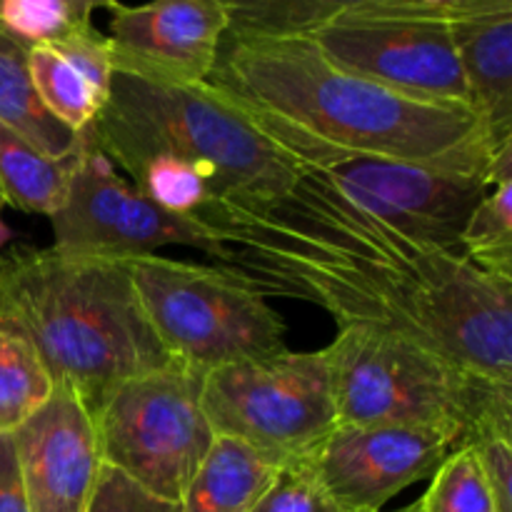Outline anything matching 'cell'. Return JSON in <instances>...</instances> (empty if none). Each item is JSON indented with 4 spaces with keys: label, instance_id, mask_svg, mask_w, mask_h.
Returning <instances> with one entry per match:
<instances>
[{
    "label": "cell",
    "instance_id": "obj_1",
    "mask_svg": "<svg viewBox=\"0 0 512 512\" xmlns=\"http://www.w3.org/2000/svg\"><path fill=\"white\" fill-rule=\"evenodd\" d=\"M203 223L268 298H295L338 328L398 330L512 385V285L450 250L405 238L300 170L275 198L215 205Z\"/></svg>",
    "mask_w": 512,
    "mask_h": 512
},
{
    "label": "cell",
    "instance_id": "obj_2",
    "mask_svg": "<svg viewBox=\"0 0 512 512\" xmlns=\"http://www.w3.org/2000/svg\"><path fill=\"white\" fill-rule=\"evenodd\" d=\"M205 85L255 128L340 153L408 163L493 160L500 153L468 105L393 93L335 68L305 38H223Z\"/></svg>",
    "mask_w": 512,
    "mask_h": 512
},
{
    "label": "cell",
    "instance_id": "obj_3",
    "mask_svg": "<svg viewBox=\"0 0 512 512\" xmlns=\"http://www.w3.org/2000/svg\"><path fill=\"white\" fill-rule=\"evenodd\" d=\"M0 315L30 338L55 388L98 413L125 380L168 368L128 260L15 245L0 255Z\"/></svg>",
    "mask_w": 512,
    "mask_h": 512
},
{
    "label": "cell",
    "instance_id": "obj_4",
    "mask_svg": "<svg viewBox=\"0 0 512 512\" xmlns=\"http://www.w3.org/2000/svg\"><path fill=\"white\" fill-rule=\"evenodd\" d=\"M85 135L123 173L155 153L200 165L213 178L215 205L275 198L300 175L280 145L205 83L170 85L113 73L108 103Z\"/></svg>",
    "mask_w": 512,
    "mask_h": 512
},
{
    "label": "cell",
    "instance_id": "obj_5",
    "mask_svg": "<svg viewBox=\"0 0 512 512\" xmlns=\"http://www.w3.org/2000/svg\"><path fill=\"white\" fill-rule=\"evenodd\" d=\"M323 353L338 425H413L455 445L485 428H512V385L398 330L345 325Z\"/></svg>",
    "mask_w": 512,
    "mask_h": 512
},
{
    "label": "cell",
    "instance_id": "obj_6",
    "mask_svg": "<svg viewBox=\"0 0 512 512\" xmlns=\"http://www.w3.org/2000/svg\"><path fill=\"white\" fill-rule=\"evenodd\" d=\"M125 260L140 308L173 363L205 375L288 350L283 315L248 275L163 255Z\"/></svg>",
    "mask_w": 512,
    "mask_h": 512
},
{
    "label": "cell",
    "instance_id": "obj_7",
    "mask_svg": "<svg viewBox=\"0 0 512 512\" xmlns=\"http://www.w3.org/2000/svg\"><path fill=\"white\" fill-rule=\"evenodd\" d=\"M263 133L280 145L300 170L328 183L360 213L380 220L405 238L450 253H458L465 223L493 185L498 160L408 163L380 155L340 153L278 130Z\"/></svg>",
    "mask_w": 512,
    "mask_h": 512
},
{
    "label": "cell",
    "instance_id": "obj_8",
    "mask_svg": "<svg viewBox=\"0 0 512 512\" xmlns=\"http://www.w3.org/2000/svg\"><path fill=\"white\" fill-rule=\"evenodd\" d=\"M203 410L215 435L278 463L305 460L338 428L323 350L240 360L203 375Z\"/></svg>",
    "mask_w": 512,
    "mask_h": 512
},
{
    "label": "cell",
    "instance_id": "obj_9",
    "mask_svg": "<svg viewBox=\"0 0 512 512\" xmlns=\"http://www.w3.org/2000/svg\"><path fill=\"white\" fill-rule=\"evenodd\" d=\"M93 420L103 465L173 503L183 500L215 440L203 410V373L178 363L125 380Z\"/></svg>",
    "mask_w": 512,
    "mask_h": 512
},
{
    "label": "cell",
    "instance_id": "obj_10",
    "mask_svg": "<svg viewBox=\"0 0 512 512\" xmlns=\"http://www.w3.org/2000/svg\"><path fill=\"white\" fill-rule=\"evenodd\" d=\"M305 40L335 68L393 93L473 108L445 23L390 15L380 0H343L340 13Z\"/></svg>",
    "mask_w": 512,
    "mask_h": 512
},
{
    "label": "cell",
    "instance_id": "obj_11",
    "mask_svg": "<svg viewBox=\"0 0 512 512\" xmlns=\"http://www.w3.org/2000/svg\"><path fill=\"white\" fill-rule=\"evenodd\" d=\"M53 248L65 253L138 258L165 245H188L228 263L230 253L203 223L168 213L150 203L135 185L115 173L100 150L85 145L78 155L68 195L50 215Z\"/></svg>",
    "mask_w": 512,
    "mask_h": 512
},
{
    "label": "cell",
    "instance_id": "obj_12",
    "mask_svg": "<svg viewBox=\"0 0 512 512\" xmlns=\"http://www.w3.org/2000/svg\"><path fill=\"white\" fill-rule=\"evenodd\" d=\"M450 435L413 425H338L308 458L340 512H380L410 485L433 478L453 450Z\"/></svg>",
    "mask_w": 512,
    "mask_h": 512
},
{
    "label": "cell",
    "instance_id": "obj_13",
    "mask_svg": "<svg viewBox=\"0 0 512 512\" xmlns=\"http://www.w3.org/2000/svg\"><path fill=\"white\" fill-rule=\"evenodd\" d=\"M115 73L170 85H200L213 73L228 33L225 0H105Z\"/></svg>",
    "mask_w": 512,
    "mask_h": 512
},
{
    "label": "cell",
    "instance_id": "obj_14",
    "mask_svg": "<svg viewBox=\"0 0 512 512\" xmlns=\"http://www.w3.org/2000/svg\"><path fill=\"white\" fill-rule=\"evenodd\" d=\"M30 512H88L103 465L93 413L65 388L13 433Z\"/></svg>",
    "mask_w": 512,
    "mask_h": 512
},
{
    "label": "cell",
    "instance_id": "obj_15",
    "mask_svg": "<svg viewBox=\"0 0 512 512\" xmlns=\"http://www.w3.org/2000/svg\"><path fill=\"white\" fill-rule=\"evenodd\" d=\"M470 105L498 150L512 145V0L448 25Z\"/></svg>",
    "mask_w": 512,
    "mask_h": 512
},
{
    "label": "cell",
    "instance_id": "obj_16",
    "mask_svg": "<svg viewBox=\"0 0 512 512\" xmlns=\"http://www.w3.org/2000/svg\"><path fill=\"white\" fill-rule=\"evenodd\" d=\"M283 463L215 435L203 465L190 480L180 512H250L275 483Z\"/></svg>",
    "mask_w": 512,
    "mask_h": 512
},
{
    "label": "cell",
    "instance_id": "obj_17",
    "mask_svg": "<svg viewBox=\"0 0 512 512\" xmlns=\"http://www.w3.org/2000/svg\"><path fill=\"white\" fill-rule=\"evenodd\" d=\"M80 150L68 158H50L0 123V205L48 218L58 213L68 195Z\"/></svg>",
    "mask_w": 512,
    "mask_h": 512
},
{
    "label": "cell",
    "instance_id": "obj_18",
    "mask_svg": "<svg viewBox=\"0 0 512 512\" xmlns=\"http://www.w3.org/2000/svg\"><path fill=\"white\" fill-rule=\"evenodd\" d=\"M0 123L23 135L50 158H68L85 143V135L70 133L45 113L30 80L28 50L10 38L3 28H0Z\"/></svg>",
    "mask_w": 512,
    "mask_h": 512
},
{
    "label": "cell",
    "instance_id": "obj_19",
    "mask_svg": "<svg viewBox=\"0 0 512 512\" xmlns=\"http://www.w3.org/2000/svg\"><path fill=\"white\" fill-rule=\"evenodd\" d=\"M53 393L55 383L35 345L0 315V433H18Z\"/></svg>",
    "mask_w": 512,
    "mask_h": 512
},
{
    "label": "cell",
    "instance_id": "obj_20",
    "mask_svg": "<svg viewBox=\"0 0 512 512\" xmlns=\"http://www.w3.org/2000/svg\"><path fill=\"white\" fill-rule=\"evenodd\" d=\"M28 70L45 113L70 133H88L105 105L88 80L53 48L28 50Z\"/></svg>",
    "mask_w": 512,
    "mask_h": 512
},
{
    "label": "cell",
    "instance_id": "obj_21",
    "mask_svg": "<svg viewBox=\"0 0 512 512\" xmlns=\"http://www.w3.org/2000/svg\"><path fill=\"white\" fill-rule=\"evenodd\" d=\"M125 175L150 203L180 218L200 220L215 205L213 178L190 160L155 153L130 165Z\"/></svg>",
    "mask_w": 512,
    "mask_h": 512
},
{
    "label": "cell",
    "instance_id": "obj_22",
    "mask_svg": "<svg viewBox=\"0 0 512 512\" xmlns=\"http://www.w3.org/2000/svg\"><path fill=\"white\" fill-rule=\"evenodd\" d=\"M225 3H228L225 38L285 40L308 38L340 13L343 0H258V3L225 0Z\"/></svg>",
    "mask_w": 512,
    "mask_h": 512
},
{
    "label": "cell",
    "instance_id": "obj_23",
    "mask_svg": "<svg viewBox=\"0 0 512 512\" xmlns=\"http://www.w3.org/2000/svg\"><path fill=\"white\" fill-rule=\"evenodd\" d=\"M458 253L483 273L512 285V178L490 185L465 223Z\"/></svg>",
    "mask_w": 512,
    "mask_h": 512
},
{
    "label": "cell",
    "instance_id": "obj_24",
    "mask_svg": "<svg viewBox=\"0 0 512 512\" xmlns=\"http://www.w3.org/2000/svg\"><path fill=\"white\" fill-rule=\"evenodd\" d=\"M105 0H0V28L25 50L55 48L93 25Z\"/></svg>",
    "mask_w": 512,
    "mask_h": 512
},
{
    "label": "cell",
    "instance_id": "obj_25",
    "mask_svg": "<svg viewBox=\"0 0 512 512\" xmlns=\"http://www.w3.org/2000/svg\"><path fill=\"white\" fill-rule=\"evenodd\" d=\"M420 512H498L470 445H458L430 478Z\"/></svg>",
    "mask_w": 512,
    "mask_h": 512
},
{
    "label": "cell",
    "instance_id": "obj_26",
    "mask_svg": "<svg viewBox=\"0 0 512 512\" xmlns=\"http://www.w3.org/2000/svg\"><path fill=\"white\" fill-rule=\"evenodd\" d=\"M250 512H340L315 478L308 458L283 465L268 493Z\"/></svg>",
    "mask_w": 512,
    "mask_h": 512
},
{
    "label": "cell",
    "instance_id": "obj_27",
    "mask_svg": "<svg viewBox=\"0 0 512 512\" xmlns=\"http://www.w3.org/2000/svg\"><path fill=\"white\" fill-rule=\"evenodd\" d=\"M88 512H180V503L158 498L120 470L100 465Z\"/></svg>",
    "mask_w": 512,
    "mask_h": 512
},
{
    "label": "cell",
    "instance_id": "obj_28",
    "mask_svg": "<svg viewBox=\"0 0 512 512\" xmlns=\"http://www.w3.org/2000/svg\"><path fill=\"white\" fill-rule=\"evenodd\" d=\"M483 470L498 512H512V428H485L465 440Z\"/></svg>",
    "mask_w": 512,
    "mask_h": 512
},
{
    "label": "cell",
    "instance_id": "obj_29",
    "mask_svg": "<svg viewBox=\"0 0 512 512\" xmlns=\"http://www.w3.org/2000/svg\"><path fill=\"white\" fill-rule=\"evenodd\" d=\"M53 50H58V53L63 55V58L68 60V63L73 65L85 80H88L90 88H93L95 93L108 103L110 80H113V73H115L108 35L100 33L95 25H88V28L73 33L60 45H55Z\"/></svg>",
    "mask_w": 512,
    "mask_h": 512
},
{
    "label": "cell",
    "instance_id": "obj_30",
    "mask_svg": "<svg viewBox=\"0 0 512 512\" xmlns=\"http://www.w3.org/2000/svg\"><path fill=\"white\" fill-rule=\"evenodd\" d=\"M0 512H30L13 435L0 433Z\"/></svg>",
    "mask_w": 512,
    "mask_h": 512
},
{
    "label": "cell",
    "instance_id": "obj_31",
    "mask_svg": "<svg viewBox=\"0 0 512 512\" xmlns=\"http://www.w3.org/2000/svg\"><path fill=\"white\" fill-rule=\"evenodd\" d=\"M13 238H15V233H13V230H10V225L5 223L3 215H0V253H3V248H5V245H8Z\"/></svg>",
    "mask_w": 512,
    "mask_h": 512
},
{
    "label": "cell",
    "instance_id": "obj_32",
    "mask_svg": "<svg viewBox=\"0 0 512 512\" xmlns=\"http://www.w3.org/2000/svg\"><path fill=\"white\" fill-rule=\"evenodd\" d=\"M398 512H420V505L418 503H413V505H405L403 510H398Z\"/></svg>",
    "mask_w": 512,
    "mask_h": 512
}]
</instances>
